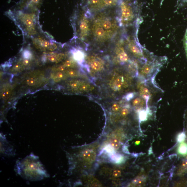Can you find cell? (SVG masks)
Here are the masks:
<instances>
[{"instance_id":"cell-3","label":"cell","mask_w":187,"mask_h":187,"mask_svg":"<svg viewBox=\"0 0 187 187\" xmlns=\"http://www.w3.org/2000/svg\"><path fill=\"white\" fill-rule=\"evenodd\" d=\"M19 174L26 180L38 181L47 176V174L39 159L30 155L17 165Z\"/></svg>"},{"instance_id":"cell-37","label":"cell","mask_w":187,"mask_h":187,"mask_svg":"<svg viewBox=\"0 0 187 187\" xmlns=\"http://www.w3.org/2000/svg\"><path fill=\"white\" fill-rule=\"evenodd\" d=\"M121 172L119 170H116L113 172V175L115 177H119L121 176Z\"/></svg>"},{"instance_id":"cell-36","label":"cell","mask_w":187,"mask_h":187,"mask_svg":"<svg viewBox=\"0 0 187 187\" xmlns=\"http://www.w3.org/2000/svg\"><path fill=\"white\" fill-rule=\"evenodd\" d=\"M66 68V67L64 65H61V66H58L57 68L54 69V70H55L57 71L63 72L65 70Z\"/></svg>"},{"instance_id":"cell-14","label":"cell","mask_w":187,"mask_h":187,"mask_svg":"<svg viewBox=\"0 0 187 187\" xmlns=\"http://www.w3.org/2000/svg\"><path fill=\"white\" fill-rule=\"evenodd\" d=\"M147 104L146 100L141 96L136 97L132 102V105L134 107L140 109L147 106Z\"/></svg>"},{"instance_id":"cell-34","label":"cell","mask_w":187,"mask_h":187,"mask_svg":"<svg viewBox=\"0 0 187 187\" xmlns=\"http://www.w3.org/2000/svg\"><path fill=\"white\" fill-rule=\"evenodd\" d=\"M129 110L127 107H124V108L123 109L121 112V115L123 117H125V116H127L129 114Z\"/></svg>"},{"instance_id":"cell-11","label":"cell","mask_w":187,"mask_h":187,"mask_svg":"<svg viewBox=\"0 0 187 187\" xmlns=\"http://www.w3.org/2000/svg\"><path fill=\"white\" fill-rule=\"evenodd\" d=\"M43 0H22L20 4V6L25 9L36 10L40 6Z\"/></svg>"},{"instance_id":"cell-33","label":"cell","mask_w":187,"mask_h":187,"mask_svg":"<svg viewBox=\"0 0 187 187\" xmlns=\"http://www.w3.org/2000/svg\"><path fill=\"white\" fill-rule=\"evenodd\" d=\"M135 94L131 93L126 94L124 97V98L127 101H129L130 100L134 98L135 97Z\"/></svg>"},{"instance_id":"cell-2","label":"cell","mask_w":187,"mask_h":187,"mask_svg":"<svg viewBox=\"0 0 187 187\" xmlns=\"http://www.w3.org/2000/svg\"><path fill=\"white\" fill-rule=\"evenodd\" d=\"M138 0H119L116 8L117 18L122 29L139 25L142 22Z\"/></svg>"},{"instance_id":"cell-35","label":"cell","mask_w":187,"mask_h":187,"mask_svg":"<svg viewBox=\"0 0 187 187\" xmlns=\"http://www.w3.org/2000/svg\"><path fill=\"white\" fill-rule=\"evenodd\" d=\"M120 109V106L117 103H114L112 105V109L114 112H117Z\"/></svg>"},{"instance_id":"cell-27","label":"cell","mask_w":187,"mask_h":187,"mask_svg":"<svg viewBox=\"0 0 187 187\" xmlns=\"http://www.w3.org/2000/svg\"><path fill=\"white\" fill-rule=\"evenodd\" d=\"M115 149L111 145H107L104 147L103 151H105L109 155H111L115 153Z\"/></svg>"},{"instance_id":"cell-26","label":"cell","mask_w":187,"mask_h":187,"mask_svg":"<svg viewBox=\"0 0 187 187\" xmlns=\"http://www.w3.org/2000/svg\"><path fill=\"white\" fill-rule=\"evenodd\" d=\"M63 65H64L66 68H68L75 67L76 66L75 62L74 60H71V59L66 60L63 63Z\"/></svg>"},{"instance_id":"cell-21","label":"cell","mask_w":187,"mask_h":187,"mask_svg":"<svg viewBox=\"0 0 187 187\" xmlns=\"http://www.w3.org/2000/svg\"><path fill=\"white\" fill-rule=\"evenodd\" d=\"M82 81L80 80H75L70 81L69 86L71 89L76 90L79 89Z\"/></svg>"},{"instance_id":"cell-29","label":"cell","mask_w":187,"mask_h":187,"mask_svg":"<svg viewBox=\"0 0 187 187\" xmlns=\"http://www.w3.org/2000/svg\"><path fill=\"white\" fill-rule=\"evenodd\" d=\"M177 4L180 8L187 7V0H177Z\"/></svg>"},{"instance_id":"cell-15","label":"cell","mask_w":187,"mask_h":187,"mask_svg":"<svg viewBox=\"0 0 187 187\" xmlns=\"http://www.w3.org/2000/svg\"><path fill=\"white\" fill-rule=\"evenodd\" d=\"M66 57V54L62 53H52L48 55L49 60L53 62H58L61 61Z\"/></svg>"},{"instance_id":"cell-1","label":"cell","mask_w":187,"mask_h":187,"mask_svg":"<svg viewBox=\"0 0 187 187\" xmlns=\"http://www.w3.org/2000/svg\"><path fill=\"white\" fill-rule=\"evenodd\" d=\"M116 8L93 14L89 47L99 48L109 46L121 35L122 29L117 18Z\"/></svg>"},{"instance_id":"cell-12","label":"cell","mask_w":187,"mask_h":187,"mask_svg":"<svg viewBox=\"0 0 187 187\" xmlns=\"http://www.w3.org/2000/svg\"><path fill=\"white\" fill-rule=\"evenodd\" d=\"M34 42L38 48L42 49H48L52 51L57 48V46L55 44L41 39H36Z\"/></svg>"},{"instance_id":"cell-23","label":"cell","mask_w":187,"mask_h":187,"mask_svg":"<svg viewBox=\"0 0 187 187\" xmlns=\"http://www.w3.org/2000/svg\"><path fill=\"white\" fill-rule=\"evenodd\" d=\"M39 79L34 77L29 78L27 79L26 82L27 85L29 86H34L39 82Z\"/></svg>"},{"instance_id":"cell-7","label":"cell","mask_w":187,"mask_h":187,"mask_svg":"<svg viewBox=\"0 0 187 187\" xmlns=\"http://www.w3.org/2000/svg\"><path fill=\"white\" fill-rule=\"evenodd\" d=\"M18 15H19V20L21 22L22 24L24 26L29 33H32V32H34L35 30V19L33 15L34 14L28 13L21 11H19Z\"/></svg>"},{"instance_id":"cell-32","label":"cell","mask_w":187,"mask_h":187,"mask_svg":"<svg viewBox=\"0 0 187 187\" xmlns=\"http://www.w3.org/2000/svg\"><path fill=\"white\" fill-rule=\"evenodd\" d=\"M23 55V57L25 59H29L30 58H31L32 56L31 52L28 50H26L24 51Z\"/></svg>"},{"instance_id":"cell-25","label":"cell","mask_w":187,"mask_h":187,"mask_svg":"<svg viewBox=\"0 0 187 187\" xmlns=\"http://www.w3.org/2000/svg\"><path fill=\"white\" fill-rule=\"evenodd\" d=\"M110 145L115 149H119L120 146V143L119 140L118 139L116 138H114L111 140L110 142Z\"/></svg>"},{"instance_id":"cell-19","label":"cell","mask_w":187,"mask_h":187,"mask_svg":"<svg viewBox=\"0 0 187 187\" xmlns=\"http://www.w3.org/2000/svg\"><path fill=\"white\" fill-rule=\"evenodd\" d=\"M51 77L55 82H58L64 79L65 74L62 71H57L52 74Z\"/></svg>"},{"instance_id":"cell-8","label":"cell","mask_w":187,"mask_h":187,"mask_svg":"<svg viewBox=\"0 0 187 187\" xmlns=\"http://www.w3.org/2000/svg\"><path fill=\"white\" fill-rule=\"evenodd\" d=\"M87 62L91 68L95 71H100L104 68V63L103 60L97 56H88L87 58Z\"/></svg>"},{"instance_id":"cell-40","label":"cell","mask_w":187,"mask_h":187,"mask_svg":"<svg viewBox=\"0 0 187 187\" xmlns=\"http://www.w3.org/2000/svg\"><path fill=\"white\" fill-rule=\"evenodd\" d=\"M140 143V141H137L135 142V144L136 145H139Z\"/></svg>"},{"instance_id":"cell-39","label":"cell","mask_w":187,"mask_h":187,"mask_svg":"<svg viewBox=\"0 0 187 187\" xmlns=\"http://www.w3.org/2000/svg\"><path fill=\"white\" fill-rule=\"evenodd\" d=\"M29 59H25L22 61V64L24 66H27L29 64L30 61Z\"/></svg>"},{"instance_id":"cell-24","label":"cell","mask_w":187,"mask_h":187,"mask_svg":"<svg viewBox=\"0 0 187 187\" xmlns=\"http://www.w3.org/2000/svg\"><path fill=\"white\" fill-rule=\"evenodd\" d=\"M147 112L145 110H141L139 112V118L140 121L143 122L147 120Z\"/></svg>"},{"instance_id":"cell-38","label":"cell","mask_w":187,"mask_h":187,"mask_svg":"<svg viewBox=\"0 0 187 187\" xmlns=\"http://www.w3.org/2000/svg\"><path fill=\"white\" fill-rule=\"evenodd\" d=\"M181 169L184 171H186L187 170V161H185L184 162H183L182 164Z\"/></svg>"},{"instance_id":"cell-13","label":"cell","mask_w":187,"mask_h":187,"mask_svg":"<svg viewBox=\"0 0 187 187\" xmlns=\"http://www.w3.org/2000/svg\"><path fill=\"white\" fill-rule=\"evenodd\" d=\"M71 52L74 60L76 61L79 65H83L85 62V52L80 49L74 48L72 49Z\"/></svg>"},{"instance_id":"cell-22","label":"cell","mask_w":187,"mask_h":187,"mask_svg":"<svg viewBox=\"0 0 187 187\" xmlns=\"http://www.w3.org/2000/svg\"><path fill=\"white\" fill-rule=\"evenodd\" d=\"M178 152L181 155H186L187 153V144L184 142L181 143L178 147Z\"/></svg>"},{"instance_id":"cell-4","label":"cell","mask_w":187,"mask_h":187,"mask_svg":"<svg viewBox=\"0 0 187 187\" xmlns=\"http://www.w3.org/2000/svg\"><path fill=\"white\" fill-rule=\"evenodd\" d=\"M92 14L82 7L77 12L76 17L75 27L76 37L85 45L86 48L89 47L90 44Z\"/></svg>"},{"instance_id":"cell-31","label":"cell","mask_w":187,"mask_h":187,"mask_svg":"<svg viewBox=\"0 0 187 187\" xmlns=\"http://www.w3.org/2000/svg\"><path fill=\"white\" fill-rule=\"evenodd\" d=\"M186 138V135L184 132L180 133L177 136V140L178 142H182L184 141Z\"/></svg>"},{"instance_id":"cell-18","label":"cell","mask_w":187,"mask_h":187,"mask_svg":"<svg viewBox=\"0 0 187 187\" xmlns=\"http://www.w3.org/2000/svg\"><path fill=\"white\" fill-rule=\"evenodd\" d=\"M110 159L113 163L116 164H120L124 161V158L119 153H114L110 155Z\"/></svg>"},{"instance_id":"cell-5","label":"cell","mask_w":187,"mask_h":187,"mask_svg":"<svg viewBox=\"0 0 187 187\" xmlns=\"http://www.w3.org/2000/svg\"><path fill=\"white\" fill-rule=\"evenodd\" d=\"M147 59L145 62L141 64L139 73L141 77V81L147 82L152 81L153 85H155L154 77L160 70V69L167 61L166 57H158L153 55L148 52Z\"/></svg>"},{"instance_id":"cell-6","label":"cell","mask_w":187,"mask_h":187,"mask_svg":"<svg viewBox=\"0 0 187 187\" xmlns=\"http://www.w3.org/2000/svg\"><path fill=\"white\" fill-rule=\"evenodd\" d=\"M119 0H81L82 8L92 14L106 9L115 8Z\"/></svg>"},{"instance_id":"cell-17","label":"cell","mask_w":187,"mask_h":187,"mask_svg":"<svg viewBox=\"0 0 187 187\" xmlns=\"http://www.w3.org/2000/svg\"><path fill=\"white\" fill-rule=\"evenodd\" d=\"M12 88L10 86H6L2 90L1 96L4 99L7 100L11 96L12 93Z\"/></svg>"},{"instance_id":"cell-28","label":"cell","mask_w":187,"mask_h":187,"mask_svg":"<svg viewBox=\"0 0 187 187\" xmlns=\"http://www.w3.org/2000/svg\"><path fill=\"white\" fill-rule=\"evenodd\" d=\"M66 74L68 75L70 77H75L77 76L78 74L77 71L73 69H68L65 72Z\"/></svg>"},{"instance_id":"cell-20","label":"cell","mask_w":187,"mask_h":187,"mask_svg":"<svg viewBox=\"0 0 187 187\" xmlns=\"http://www.w3.org/2000/svg\"><path fill=\"white\" fill-rule=\"evenodd\" d=\"M94 87L93 86H91L88 83L82 81L79 90L80 91L86 92V91H92Z\"/></svg>"},{"instance_id":"cell-10","label":"cell","mask_w":187,"mask_h":187,"mask_svg":"<svg viewBox=\"0 0 187 187\" xmlns=\"http://www.w3.org/2000/svg\"><path fill=\"white\" fill-rule=\"evenodd\" d=\"M147 82L141 81L138 85L139 92L141 96L146 100L147 103L151 96V91L147 85Z\"/></svg>"},{"instance_id":"cell-16","label":"cell","mask_w":187,"mask_h":187,"mask_svg":"<svg viewBox=\"0 0 187 187\" xmlns=\"http://www.w3.org/2000/svg\"><path fill=\"white\" fill-rule=\"evenodd\" d=\"M82 155L85 160L90 162H93L95 159L96 154L92 150L87 149L82 152Z\"/></svg>"},{"instance_id":"cell-30","label":"cell","mask_w":187,"mask_h":187,"mask_svg":"<svg viewBox=\"0 0 187 187\" xmlns=\"http://www.w3.org/2000/svg\"><path fill=\"white\" fill-rule=\"evenodd\" d=\"M183 45L184 48L185 52L187 58V28L185 32L183 40Z\"/></svg>"},{"instance_id":"cell-9","label":"cell","mask_w":187,"mask_h":187,"mask_svg":"<svg viewBox=\"0 0 187 187\" xmlns=\"http://www.w3.org/2000/svg\"><path fill=\"white\" fill-rule=\"evenodd\" d=\"M111 87L115 91H119L126 89L128 86V79L122 75L116 77L113 80Z\"/></svg>"}]
</instances>
